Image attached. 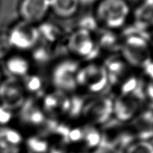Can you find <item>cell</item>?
I'll return each instance as SVG.
<instances>
[{"label":"cell","mask_w":153,"mask_h":153,"mask_svg":"<svg viewBox=\"0 0 153 153\" xmlns=\"http://www.w3.org/2000/svg\"><path fill=\"white\" fill-rule=\"evenodd\" d=\"M96 4L94 16L105 29L117 30L126 24L131 13L127 0H100Z\"/></svg>","instance_id":"obj_1"},{"label":"cell","mask_w":153,"mask_h":153,"mask_svg":"<svg viewBox=\"0 0 153 153\" xmlns=\"http://www.w3.org/2000/svg\"><path fill=\"white\" fill-rule=\"evenodd\" d=\"M124 61L136 67L143 69L152 61L149 40L140 34L126 35L120 46Z\"/></svg>","instance_id":"obj_2"},{"label":"cell","mask_w":153,"mask_h":153,"mask_svg":"<svg viewBox=\"0 0 153 153\" xmlns=\"http://www.w3.org/2000/svg\"><path fill=\"white\" fill-rule=\"evenodd\" d=\"M79 61L68 58L55 63L51 70V82L56 91L70 94L78 88L77 75L79 68Z\"/></svg>","instance_id":"obj_3"},{"label":"cell","mask_w":153,"mask_h":153,"mask_svg":"<svg viewBox=\"0 0 153 153\" xmlns=\"http://www.w3.org/2000/svg\"><path fill=\"white\" fill-rule=\"evenodd\" d=\"M77 85L78 88H82L90 94H101L109 85L104 66L91 63L80 67L77 75Z\"/></svg>","instance_id":"obj_4"},{"label":"cell","mask_w":153,"mask_h":153,"mask_svg":"<svg viewBox=\"0 0 153 153\" xmlns=\"http://www.w3.org/2000/svg\"><path fill=\"white\" fill-rule=\"evenodd\" d=\"M67 48L75 58L85 61L94 59L100 50L93 33L80 28H77L69 36Z\"/></svg>","instance_id":"obj_5"},{"label":"cell","mask_w":153,"mask_h":153,"mask_svg":"<svg viewBox=\"0 0 153 153\" xmlns=\"http://www.w3.org/2000/svg\"><path fill=\"white\" fill-rule=\"evenodd\" d=\"M7 33L12 49L31 51L40 42L37 26L22 20L18 21Z\"/></svg>","instance_id":"obj_6"},{"label":"cell","mask_w":153,"mask_h":153,"mask_svg":"<svg viewBox=\"0 0 153 153\" xmlns=\"http://www.w3.org/2000/svg\"><path fill=\"white\" fill-rule=\"evenodd\" d=\"M113 113L114 100L100 97L85 102L82 116L91 125H102L108 122Z\"/></svg>","instance_id":"obj_7"},{"label":"cell","mask_w":153,"mask_h":153,"mask_svg":"<svg viewBox=\"0 0 153 153\" xmlns=\"http://www.w3.org/2000/svg\"><path fill=\"white\" fill-rule=\"evenodd\" d=\"M26 100V93L19 79H3L0 84V105L13 112L19 111Z\"/></svg>","instance_id":"obj_8"},{"label":"cell","mask_w":153,"mask_h":153,"mask_svg":"<svg viewBox=\"0 0 153 153\" xmlns=\"http://www.w3.org/2000/svg\"><path fill=\"white\" fill-rule=\"evenodd\" d=\"M49 12V0H20L18 4L20 20L35 25L43 22Z\"/></svg>","instance_id":"obj_9"},{"label":"cell","mask_w":153,"mask_h":153,"mask_svg":"<svg viewBox=\"0 0 153 153\" xmlns=\"http://www.w3.org/2000/svg\"><path fill=\"white\" fill-rule=\"evenodd\" d=\"M141 102L134 97L120 95L117 100H114L113 115L120 122H128L137 115Z\"/></svg>","instance_id":"obj_10"},{"label":"cell","mask_w":153,"mask_h":153,"mask_svg":"<svg viewBox=\"0 0 153 153\" xmlns=\"http://www.w3.org/2000/svg\"><path fill=\"white\" fill-rule=\"evenodd\" d=\"M4 67L10 77L17 79H23L30 74L31 61L20 54L10 53L4 59Z\"/></svg>","instance_id":"obj_11"},{"label":"cell","mask_w":153,"mask_h":153,"mask_svg":"<svg viewBox=\"0 0 153 153\" xmlns=\"http://www.w3.org/2000/svg\"><path fill=\"white\" fill-rule=\"evenodd\" d=\"M19 111L22 123L27 125L37 127L46 122V117L44 111L33 100H26Z\"/></svg>","instance_id":"obj_12"},{"label":"cell","mask_w":153,"mask_h":153,"mask_svg":"<svg viewBox=\"0 0 153 153\" xmlns=\"http://www.w3.org/2000/svg\"><path fill=\"white\" fill-rule=\"evenodd\" d=\"M50 12L59 19H67L77 14L80 8L79 0H49Z\"/></svg>","instance_id":"obj_13"},{"label":"cell","mask_w":153,"mask_h":153,"mask_svg":"<svg viewBox=\"0 0 153 153\" xmlns=\"http://www.w3.org/2000/svg\"><path fill=\"white\" fill-rule=\"evenodd\" d=\"M37 26L40 34V39L45 40L46 44H54L61 40L62 31L58 25L43 21Z\"/></svg>","instance_id":"obj_14"},{"label":"cell","mask_w":153,"mask_h":153,"mask_svg":"<svg viewBox=\"0 0 153 153\" xmlns=\"http://www.w3.org/2000/svg\"><path fill=\"white\" fill-rule=\"evenodd\" d=\"M22 79L23 81L21 82L26 94L29 93L34 95H38L43 91L44 82L40 76L37 75L28 74Z\"/></svg>","instance_id":"obj_15"},{"label":"cell","mask_w":153,"mask_h":153,"mask_svg":"<svg viewBox=\"0 0 153 153\" xmlns=\"http://www.w3.org/2000/svg\"><path fill=\"white\" fill-rule=\"evenodd\" d=\"M0 139L11 146L21 147L24 142L22 134L18 130L7 126L0 127Z\"/></svg>","instance_id":"obj_16"},{"label":"cell","mask_w":153,"mask_h":153,"mask_svg":"<svg viewBox=\"0 0 153 153\" xmlns=\"http://www.w3.org/2000/svg\"><path fill=\"white\" fill-rule=\"evenodd\" d=\"M97 45L100 49H106V50H114L118 46H120L119 43V38L113 31L106 29L105 31L101 33L99 38L96 39Z\"/></svg>","instance_id":"obj_17"},{"label":"cell","mask_w":153,"mask_h":153,"mask_svg":"<svg viewBox=\"0 0 153 153\" xmlns=\"http://www.w3.org/2000/svg\"><path fill=\"white\" fill-rule=\"evenodd\" d=\"M25 145L30 153H47L50 149L49 141L40 136L30 137L25 140Z\"/></svg>","instance_id":"obj_18"},{"label":"cell","mask_w":153,"mask_h":153,"mask_svg":"<svg viewBox=\"0 0 153 153\" xmlns=\"http://www.w3.org/2000/svg\"><path fill=\"white\" fill-rule=\"evenodd\" d=\"M103 140V135L99 132L98 130L94 127H90L87 129L84 128L83 141L85 146L89 149H96L102 144Z\"/></svg>","instance_id":"obj_19"},{"label":"cell","mask_w":153,"mask_h":153,"mask_svg":"<svg viewBox=\"0 0 153 153\" xmlns=\"http://www.w3.org/2000/svg\"><path fill=\"white\" fill-rule=\"evenodd\" d=\"M31 57L32 60L36 64H46L49 62L52 58V53L49 49V46L46 45H37L34 49L31 50Z\"/></svg>","instance_id":"obj_20"},{"label":"cell","mask_w":153,"mask_h":153,"mask_svg":"<svg viewBox=\"0 0 153 153\" xmlns=\"http://www.w3.org/2000/svg\"><path fill=\"white\" fill-rule=\"evenodd\" d=\"M123 153H153V144L146 140H134L124 148Z\"/></svg>","instance_id":"obj_21"},{"label":"cell","mask_w":153,"mask_h":153,"mask_svg":"<svg viewBox=\"0 0 153 153\" xmlns=\"http://www.w3.org/2000/svg\"><path fill=\"white\" fill-rule=\"evenodd\" d=\"M98 25L99 23L95 16H83L80 19L79 23V28H78L85 30V31H88L89 32L93 33L94 31H95L97 30Z\"/></svg>","instance_id":"obj_22"},{"label":"cell","mask_w":153,"mask_h":153,"mask_svg":"<svg viewBox=\"0 0 153 153\" xmlns=\"http://www.w3.org/2000/svg\"><path fill=\"white\" fill-rule=\"evenodd\" d=\"M12 49L7 33L0 32V60L5 59L10 55Z\"/></svg>","instance_id":"obj_23"},{"label":"cell","mask_w":153,"mask_h":153,"mask_svg":"<svg viewBox=\"0 0 153 153\" xmlns=\"http://www.w3.org/2000/svg\"><path fill=\"white\" fill-rule=\"evenodd\" d=\"M13 117V111L0 105V127L7 126Z\"/></svg>","instance_id":"obj_24"},{"label":"cell","mask_w":153,"mask_h":153,"mask_svg":"<svg viewBox=\"0 0 153 153\" xmlns=\"http://www.w3.org/2000/svg\"><path fill=\"white\" fill-rule=\"evenodd\" d=\"M91 153H119L117 148L110 143H102Z\"/></svg>","instance_id":"obj_25"},{"label":"cell","mask_w":153,"mask_h":153,"mask_svg":"<svg viewBox=\"0 0 153 153\" xmlns=\"http://www.w3.org/2000/svg\"><path fill=\"white\" fill-rule=\"evenodd\" d=\"M145 94L146 97L153 103V79H149V82L145 85Z\"/></svg>","instance_id":"obj_26"},{"label":"cell","mask_w":153,"mask_h":153,"mask_svg":"<svg viewBox=\"0 0 153 153\" xmlns=\"http://www.w3.org/2000/svg\"><path fill=\"white\" fill-rule=\"evenodd\" d=\"M100 0H79L81 5H91V4H97Z\"/></svg>","instance_id":"obj_27"},{"label":"cell","mask_w":153,"mask_h":153,"mask_svg":"<svg viewBox=\"0 0 153 153\" xmlns=\"http://www.w3.org/2000/svg\"><path fill=\"white\" fill-rule=\"evenodd\" d=\"M3 73H2V70H1V68L0 67V84H1V82H2L3 80Z\"/></svg>","instance_id":"obj_28"},{"label":"cell","mask_w":153,"mask_h":153,"mask_svg":"<svg viewBox=\"0 0 153 153\" xmlns=\"http://www.w3.org/2000/svg\"><path fill=\"white\" fill-rule=\"evenodd\" d=\"M152 34H153V31H152Z\"/></svg>","instance_id":"obj_29"},{"label":"cell","mask_w":153,"mask_h":153,"mask_svg":"<svg viewBox=\"0 0 153 153\" xmlns=\"http://www.w3.org/2000/svg\"><path fill=\"white\" fill-rule=\"evenodd\" d=\"M152 61H153V58H152Z\"/></svg>","instance_id":"obj_30"}]
</instances>
